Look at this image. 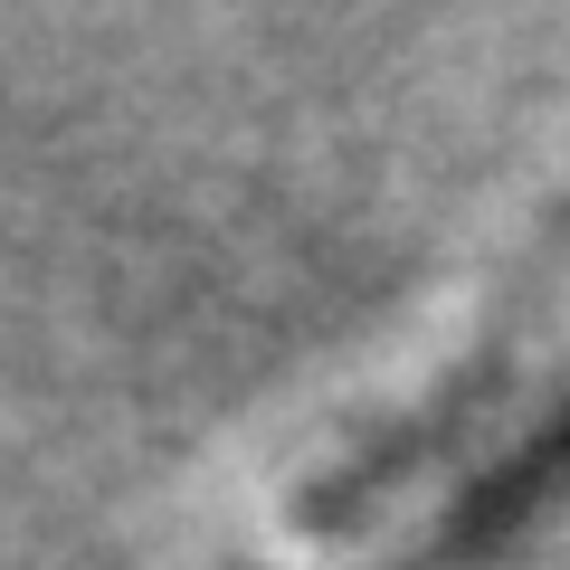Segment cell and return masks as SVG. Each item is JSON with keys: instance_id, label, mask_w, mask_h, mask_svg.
<instances>
[{"instance_id": "1", "label": "cell", "mask_w": 570, "mask_h": 570, "mask_svg": "<svg viewBox=\"0 0 570 570\" xmlns=\"http://www.w3.org/2000/svg\"><path fill=\"white\" fill-rule=\"evenodd\" d=\"M561 419H570V238L494 295L475 343L428 371V390L352 428L285 494L276 532L295 570H381L428 523L466 513Z\"/></svg>"}]
</instances>
